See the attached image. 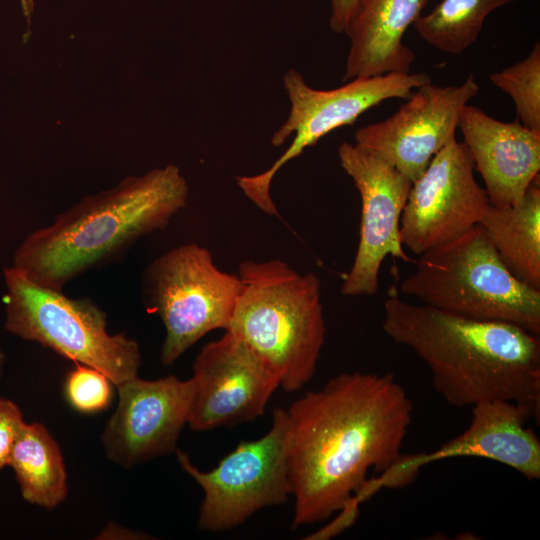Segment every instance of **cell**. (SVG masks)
<instances>
[{
  "instance_id": "6da1fadb",
  "label": "cell",
  "mask_w": 540,
  "mask_h": 540,
  "mask_svg": "<svg viewBox=\"0 0 540 540\" xmlns=\"http://www.w3.org/2000/svg\"><path fill=\"white\" fill-rule=\"evenodd\" d=\"M413 403L391 373L348 372L286 410L293 527L341 511L367 482L400 457Z\"/></svg>"
},
{
  "instance_id": "7a4b0ae2",
  "label": "cell",
  "mask_w": 540,
  "mask_h": 540,
  "mask_svg": "<svg viewBox=\"0 0 540 540\" xmlns=\"http://www.w3.org/2000/svg\"><path fill=\"white\" fill-rule=\"evenodd\" d=\"M382 329L427 366L434 389L455 407L512 401L539 416L540 337L502 321L473 320L399 297L383 305Z\"/></svg>"
},
{
  "instance_id": "3957f363",
  "label": "cell",
  "mask_w": 540,
  "mask_h": 540,
  "mask_svg": "<svg viewBox=\"0 0 540 540\" xmlns=\"http://www.w3.org/2000/svg\"><path fill=\"white\" fill-rule=\"evenodd\" d=\"M188 184L167 165L130 176L83 197L54 222L28 235L14 267L41 286L62 290L81 274L116 258L139 238L165 228L185 207Z\"/></svg>"
},
{
  "instance_id": "277c9868",
  "label": "cell",
  "mask_w": 540,
  "mask_h": 540,
  "mask_svg": "<svg viewBox=\"0 0 540 540\" xmlns=\"http://www.w3.org/2000/svg\"><path fill=\"white\" fill-rule=\"evenodd\" d=\"M241 290L228 328L277 374L287 392L314 375L326 327L320 278L280 259L246 260L238 267Z\"/></svg>"
},
{
  "instance_id": "5b68a950",
  "label": "cell",
  "mask_w": 540,
  "mask_h": 540,
  "mask_svg": "<svg viewBox=\"0 0 540 540\" xmlns=\"http://www.w3.org/2000/svg\"><path fill=\"white\" fill-rule=\"evenodd\" d=\"M399 290L449 314L508 322L540 336V290L506 268L480 224L418 255Z\"/></svg>"
},
{
  "instance_id": "8992f818",
  "label": "cell",
  "mask_w": 540,
  "mask_h": 540,
  "mask_svg": "<svg viewBox=\"0 0 540 540\" xmlns=\"http://www.w3.org/2000/svg\"><path fill=\"white\" fill-rule=\"evenodd\" d=\"M6 331L104 373L118 386L137 376L139 344L124 333L110 334L107 317L88 298H70L41 286L16 267L4 269Z\"/></svg>"
},
{
  "instance_id": "52a82bcc",
  "label": "cell",
  "mask_w": 540,
  "mask_h": 540,
  "mask_svg": "<svg viewBox=\"0 0 540 540\" xmlns=\"http://www.w3.org/2000/svg\"><path fill=\"white\" fill-rule=\"evenodd\" d=\"M143 286L148 309L165 328L161 362L170 365L207 333L228 328L241 281L219 269L206 247L189 243L155 258Z\"/></svg>"
},
{
  "instance_id": "ba28073f",
  "label": "cell",
  "mask_w": 540,
  "mask_h": 540,
  "mask_svg": "<svg viewBox=\"0 0 540 540\" xmlns=\"http://www.w3.org/2000/svg\"><path fill=\"white\" fill-rule=\"evenodd\" d=\"M429 82L432 79L424 72H391L354 78L331 90H318L310 87L298 71L289 70L283 84L291 104L290 113L270 142L281 146L290 136L294 138L268 169L236 177L238 187L265 214L277 215L270 188L274 176L285 164L335 129L353 125L367 110L389 99H408L413 90Z\"/></svg>"
},
{
  "instance_id": "9c48e42d",
  "label": "cell",
  "mask_w": 540,
  "mask_h": 540,
  "mask_svg": "<svg viewBox=\"0 0 540 540\" xmlns=\"http://www.w3.org/2000/svg\"><path fill=\"white\" fill-rule=\"evenodd\" d=\"M286 410L273 411L272 425L261 438L241 441L218 465L207 472L195 467L176 449L181 468L202 488L198 526L206 531L232 529L257 511L288 501Z\"/></svg>"
},
{
  "instance_id": "30bf717a",
  "label": "cell",
  "mask_w": 540,
  "mask_h": 540,
  "mask_svg": "<svg viewBox=\"0 0 540 540\" xmlns=\"http://www.w3.org/2000/svg\"><path fill=\"white\" fill-rule=\"evenodd\" d=\"M338 158L361 200L359 242L341 292L345 296H373L388 255L411 261L401 243L400 219L412 182L377 153L356 143L342 142Z\"/></svg>"
},
{
  "instance_id": "8fae6325",
  "label": "cell",
  "mask_w": 540,
  "mask_h": 540,
  "mask_svg": "<svg viewBox=\"0 0 540 540\" xmlns=\"http://www.w3.org/2000/svg\"><path fill=\"white\" fill-rule=\"evenodd\" d=\"M474 169L468 148L456 138L433 157L412 182L400 219L403 246L418 256L481 222L491 204Z\"/></svg>"
},
{
  "instance_id": "7c38bea8",
  "label": "cell",
  "mask_w": 540,
  "mask_h": 540,
  "mask_svg": "<svg viewBox=\"0 0 540 540\" xmlns=\"http://www.w3.org/2000/svg\"><path fill=\"white\" fill-rule=\"evenodd\" d=\"M187 424L206 431L261 416L280 386L272 368L229 331L205 344L193 363Z\"/></svg>"
},
{
  "instance_id": "4fadbf2b",
  "label": "cell",
  "mask_w": 540,
  "mask_h": 540,
  "mask_svg": "<svg viewBox=\"0 0 540 540\" xmlns=\"http://www.w3.org/2000/svg\"><path fill=\"white\" fill-rule=\"evenodd\" d=\"M478 91L473 74L459 85L423 84L396 113L359 128L355 143L377 153L414 182L433 157L456 138L462 109Z\"/></svg>"
},
{
  "instance_id": "5bb4252c",
  "label": "cell",
  "mask_w": 540,
  "mask_h": 540,
  "mask_svg": "<svg viewBox=\"0 0 540 540\" xmlns=\"http://www.w3.org/2000/svg\"><path fill=\"white\" fill-rule=\"evenodd\" d=\"M116 387L118 405L101 435L107 458L130 468L176 451L188 422L191 380L174 375L157 380L136 376Z\"/></svg>"
},
{
  "instance_id": "9a60e30c",
  "label": "cell",
  "mask_w": 540,
  "mask_h": 540,
  "mask_svg": "<svg viewBox=\"0 0 540 540\" xmlns=\"http://www.w3.org/2000/svg\"><path fill=\"white\" fill-rule=\"evenodd\" d=\"M471 408V422L460 435L431 453L401 455L383 473L387 486L407 484L430 462L466 456L499 462L528 480L540 479V441L525 426L536 417L534 412L512 401H489Z\"/></svg>"
},
{
  "instance_id": "2e32d148",
  "label": "cell",
  "mask_w": 540,
  "mask_h": 540,
  "mask_svg": "<svg viewBox=\"0 0 540 540\" xmlns=\"http://www.w3.org/2000/svg\"><path fill=\"white\" fill-rule=\"evenodd\" d=\"M458 128L491 206L511 207L524 197L540 170V135L518 120L502 122L466 104Z\"/></svg>"
},
{
  "instance_id": "e0dca14e",
  "label": "cell",
  "mask_w": 540,
  "mask_h": 540,
  "mask_svg": "<svg viewBox=\"0 0 540 540\" xmlns=\"http://www.w3.org/2000/svg\"><path fill=\"white\" fill-rule=\"evenodd\" d=\"M428 0H357L345 34L350 39L343 82L391 72L409 73L415 60L403 37Z\"/></svg>"
},
{
  "instance_id": "ac0fdd59",
  "label": "cell",
  "mask_w": 540,
  "mask_h": 540,
  "mask_svg": "<svg viewBox=\"0 0 540 540\" xmlns=\"http://www.w3.org/2000/svg\"><path fill=\"white\" fill-rule=\"evenodd\" d=\"M506 268L540 290V188L538 178L511 207L491 206L479 223Z\"/></svg>"
},
{
  "instance_id": "d6986e66",
  "label": "cell",
  "mask_w": 540,
  "mask_h": 540,
  "mask_svg": "<svg viewBox=\"0 0 540 540\" xmlns=\"http://www.w3.org/2000/svg\"><path fill=\"white\" fill-rule=\"evenodd\" d=\"M8 466L15 473L24 500L46 509L61 504L68 493L61 449L41 423H24Z\"/></svg>"
},
{
  "instance_id": "ffe728a7",
  "label": "cell",
  "mask_w": 540,
  "mask_h": 540,
  "mask_svg": "<svg viewBox=\"0 0 540 540\" xmlns=\"http://www.w3.org/2000/svg\"><path fill=\"white\" fill-rule=\"evenodd\" d=\"M515 0H441L429 13L420 15L413 27L429 45L458 55L472 46L486 17Z\"/></svg>"
},
{
  "instance_id": "44dd1931",
  "label": "cell",
  "mask_w": 540,
  "mask_h": 540,
  "mask_svg": "<svg viewBox=\"0 0 540 540\" xmlns=\"http://www.w3.org/2000/svg\"><path fill=\"white\" fill-rule=\"evenodd\" d=\"M489 79L511 97L517 120L540 135V44L535 43L523 60L491 73Z\"/></svg>"
},
{
  "instance_id": "7402d4cb",
  "label": "cell",
  "mask_w": 540,
  "mask_h": 540,
  "mask_svg": "<svg viewBox=\"0 0 540 540\" xmlns=\"http://www.w3.org/2000/svg\"><path fill=\"white\" fill-rule=\"evenodd\" d=\"M111 380L96 368L76 363L65 381L69 404L81 413L91 414L106 409L112 399Z\"/></svg>"
},
{
  "instance_id": "603a6c76",
  "label": "cell",
  "mask_w": 540,
  "mask_h": 540,
  "mask_svg": "<svg viewBox=\"0 0 540 540\" xmlns=\"http://www.w3.org/2000/svg\"><path fill=\"white\" fill-rule=\"evenodd\" d=\"M24 423L18 405L10 399L0 398V470L8 465L13 446Z\"/></svg>"
},
{
  "instance_id": "cb8c5ba5",
  "label": "cell",
  "mask_w": 540,
  "mask_h": 540,
  "mask_svg": "<svg viewBox=\"0 0 540 540\" xmlns=\"http://www.w3.org/2000/svg\"><path fill=\"white\" fill-rule=\"evenodd\" d=\"M330 27L335 33H345L357 0H330Z\"/></svg>"
},
{
  "instance_id": "d4e9b609",
  "label": "cell",
  "mask_w": 540,
  "mask_h": 540,
  "mask_svg": "<svg viewBox=\"0 0 540 540\" xmlns=\"http://www.w3.org/2000/svg\"><path fill=\"white\" fill-rule=\"evenodd\" d=\"M24 15L29 18L34 9V0H20Z\"/></svg>"
},
{
  "instance_id": "484cf974",
  "label": "cell",
  "mask_w": 540,
  "mask_h": 540,
  "mask_svg": "<svg viewBox=\"0 0 540 540\" xmlns=\"http://www.w3.org/2000/svg\"><path fill=\"white\" fill-rule=\"evenodd\" d=\"M4 364H5V355H4L3 350L0 348V379L3 373Z\"/></svg>"
}]
</instances>
